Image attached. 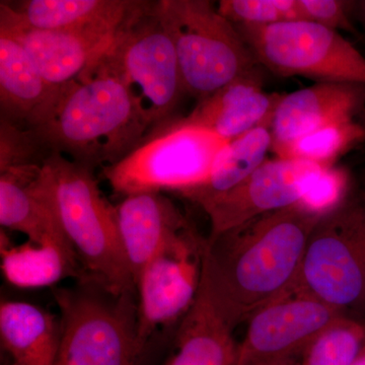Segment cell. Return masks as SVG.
<instances>
[{
	"mask_svg": "<svg viewBox=\"0 0 365 365\" xmlns=\"http://www.w3.org/2000/svg\"><path fill=\"white\" fill-rule=\"evenodd\" d=\"M324 215L299 203L208 237L198 292L235 330L294 292L309 235Z\"/></svg>",
	"mask_w": 365,
	"mask_h": 365,
	"instance_id": "6da1fadb",
	"label": "cell"
},
{
	"mask_svg": "<svg viewBox=\"0 0 365 365\" xmlns=\"http://www.w3.org/2000/svg\"><path fill=\"white\" fill-rule=\"evenodd\" d=\"M31 129L50 153L93 170L120 162L150 131L130 93L102 56L60 88L49 111Z\"/></svg>",
	"mask_w": 365,
	"mask_h": 365,
	"instance_id": "7a4b0ae2",
	"label": "cell"
},
{
	"mask_svg": "<svg viewBox=\"0 0 365 365\" xmlns=\"http://www.w3.org/2000/svg\"><path fill=\"white\" fill-rule=\"evenodd\" d=\"M37 182L86 275L114 294H136L122 249L116 207L103 196L93 170L51 153L41 165Z\"/></svg>",
	"mask_w": 365,
	"mask_h": 365,
	"instance_id": "3957f363",
	"label": "cell"
},
{
	"mask_svg": "<svg viewBox=\"0 0 365 365\" xmlns=\"http://www.w3.org/2000/svg\"><path fill=\"white\" fill-rule=\"evenodd\" d=\"M59 309L60 342L55 365H137L136 294H117L93 278L52 290Z\"/></svg>",
	"mask_w": 365,
	"mask_h": 365,
	"instance_id": "277c9868",
	"label": "cell"
},
{
	"mask_svg": "<svg viewBox=\"0 0 365 365\" xmlns=\"http://www.w3.org/2000/svg\"><path fill=\"white\" fill-rule=\"evenodd\" d=\"M155 9L174 45L185 93L202 101L256 69L249 46L212 2L160 0Z\"/></svg>",
	"mask_w": 365,
	"mask_h": 365,
	"instance_id": "5b68a950",
	"label": "cell"
},
{
	"mask_svg": "<svg viewBox=\"0 0 365 365\" xmlns=\"http://www.w3.org/2000/svg\"><path fill=\"white\" fill-rule=\"evenodd\" d=\"M227 143L187 117H173L151 129L130 153L101 174L122 198L165 192L182 196L207 181Z\"/></svg>",
	"mask_w": 365,
	"mask_h": 365,
	"instance_id": "8992f818",
	"label": "cell"
},
{
	"mask_svg": "<svg viewBox=\"0 0 365 365\" xmlns=\"http://www.w3.org/2000/svg\"><path fill=\"white\" fill-rule=\"evenodd\" d=\"M155 4L143 1L102 56L130 93L150 130L174 117L185 93L174 45Z\"/></svg>",
	"mask_w": 365,
	"mask_h": 365,
	"instance_id": "52a82bcc",
	"label": "cell"
},
{
	"mask_svg": "<svg viewBox=\"0 0 365 365\" xmlns=\"http://www.w3.org/2000/svg\"><path fill=\"white\" fill-rule=\"evenodd\" d=\"M234 26L257 62L277 76L365 86V57L337 31L309 21Z\"/></svg>",
	"mask_w": 365,
	"mask_h": 365,
	"instance_id": "ba28073f",
	"label": "cell"
},
{
	"mask_svg": "<svg viewBox=\"0 0 365 365\" xmlns=\"http://www.w3.org/2000/svg\"><path fill=\"white\" fill-rule=\"evenodd\" d=\"M294 292L346 317L364 306V215L335 207L323 215L309 235Z\"/></svg>",
	"mask_w": 365,
	"mask_h": 365,
	"instance_id": "9c48e42d",
	"label": "cell"
},
{
	"mask_svg": "<svg viewBox=\"0 0 365 365\" xmlns=\"http://www.w3.org/2000/svg\"><path fill=\"white\" fill-rule=\"evenodd\" d=\"M204 245L187 228L139 274L138 339L144 349L158 329L184 318L193 304L200 282Z\"/></svg>",
	"mask_w": 365,
	"mask_h": 365,
	"instance_id": "30bf717a",
	"label": "cell"
},
{
	"mask_svg": "<svg viewBox=\"0 0 365 365\" xmlns=\"http://www.w3.org/2000/svg\"><path fill=\"white\" fill-rule=\"evenodd\" d=\"M326 169V165L297 158L266 160L234 189L201 204L210 220L209 237L258 216L302 203Z\"/></svg>",
	"mask_w": 365,
	"mask_h": 365,
	"instance_id": "8fae6325",
	"label": "cell"
},
{
	"mask_svg": "<svg viewBox=\"0 0 365 365\" xmlns=\"http://www.w3.org/2000/svg\"><path fill=\"white\" fill-rule=\"evenodd\" d=\"M343 316L314 297L290 292L250 318L246 335L239 344L237 365L302 357L307 348Z\"/></svg>",
	"mask_w": 365,
	"mask_h": 365,
	"instance_id": "7c38bea8",
	"label": "cell"
},
{
	"mask_svg": "<svg viewBox=\"0 0 365 365\" xmlns=\"http://www.w3.org/2000/svg\"><path fill=\"white\" fill-rule=\"evenodd\" d=\"M0 31L23 46L43 78L56 88L78 78L112 47L120 33L33 30L4 19H0Z\"/></svg>",
	"mask_w": 365,
	"mask_h": 365,
	"instance_id": "4fadbf2b",
	"label": "cell"
},
{
	"mask_svg": "<svg viewBox=\"0 0 365 365\" xmlns=\"http://www.w3.org/2000/svg\"><path fill=\"white\" fill-rule=\"evenodd\" d=\"M364 86L319 83L282 96L271 123L272 148L279 158L302 137L319 129L350 123L362 102Z\"/></svg>",
	"mask_w": 365,
	"mask_h": 365,
	"instance_id": "5bb4252c",
	"label": "cell"
},
{
	"mask_svg": "<svg viewBox=\"0 0 365 365\" xmlns=\"http://www.w3.org/2000/svg\"><path fill=\"white\" fill-rule=\"evenodd\" d=\"M115 207L125 260L136 285L144 267L189 228L188 223L175 204L160 193L125 196Z\"/></svg>",
	"mask_w": 365,
	"mask_h": 365,
	"instance_id": "9a60e30c",
	"label": "cell"
},
{
	"mask_svg": "<svg viewBox=\"0 0 365 365\" xmlns=\"http://www.w3.org/2000/svg\"><path fill=\"white\" fill-rule=\"evenodd\" d=\"M143 1L25 0L0 4V19L42 31H120Z\"/></svg>",
	"mask_w": 365,
	"mask_h": 365,
	"instance_id": "2e32d148",
	"label": "cell"
},
{
	"mask_svg": "<svg viewBox=\"0 0 365 365\" xmlns=\"http://www.w3.org/2000/svg\"><path fill=\"white\" fill-rule=\"evenodd\" d=\"M281 98L282 95L264 91L260 78L254 71L199 101L187 118L230 141L262 124L272 123Z\"/></svg>",
	"mask_w": 365,
	"mask_h": 365,
	"instance_id": "e0dca14e",
	"label": "cell"
},
{
	"mask_svg": "<svg viewBox=\"0 0 365 365\" xmlns=\"http://www.w3.org/2000/svg\"><path fill=\"white\" fill-rule=\"evenodd\" d=\"M59 90L43 78L23 46L0 31L1 120L34 128L49 111Z\"/></svg>",
	"mask_w": 365,
	"mask_h": 365,
	"instance_id": "ac0fdd59",
	"label": "cell"
},
{
	"mask_svg": "<svg viewBox=\"0 0 365 365\" xmlns=\"http://www.w3.org/2000/svg\"><path fill=\"white\" fill-rule=\"evenodd\" d=\"M41 165L0 172V225L25 235L26 241L40 245L56 242L73 250L38 186Z\"/></svg>",
	"mask_w": 365,
	"mask_h": 365,
	"instance_id": "d6986e66",
	"label": "cell"
},
{
	"mask_svg": "<svg viewBox=\"0 0 365 365\" xmlns=\"http://www.w3.org/2000/svg\"><path fill=\"white\" fill-rule=\"evenodd\" d=\"M0 342L14 365H55L59 318L31 302L2 300Z\"/></svg>",
	"mask_w": 365,
	"mask_h": 365,
	"instance_id": "ffe728a7",
	"label": "cell"
},
{
	"mask_svg": "<svg viewBox=\"0 0 365 365\" xmlns=\"http://www.w3.org/2000/svg\"><path fill=\"white\" fill-rule=\"evenodd\" d=\"M234 329L200 292L181 319L177 352L165 365H237Z\"/></svg>",
	"mask_w": 365,
	"mask_h": 365,
	"instance_id": "44dd1931",
	"label": "cell"
},
{
	"mask_svg": "<svg viewBox=\"0 0 365 365\" xmlns=\"http://www.w3.org/2000/svg\"><path fill=\"white\" fill-rule=\"evenodd\" d=\"M1 272L7 283L21 289L51 287L66 277H86L73 250L56 244L9 242L4 228L0 235Z\"/></svg>",
	"mask_w": 365,
	"mask_h": 365,
	"instance_id": "7402d4cb",
	"label": "cell"
},
{
	"mask_svg": "<svg viewBox=\"0 0 365 365\" xmlns=\"http://www.w3.org/2000/svg\"><path fill=\"white\" fill-rule=\"evenodd\" d=\"M271 124H262L228 141L218 153L207 181L182 195L199 205L234 189L266 162L272 148Z\"/></svg>",
	"mask_w": 365,
	"mask_h": 365,
	"instance_id": "603a6c76",
	"label": "cell"
},
{
	"mask_svg": "<svg viewBox=\"0 0 365 365\" xmlns=\"http://www.w3.org/2000/svg\"><path fill=\"white\" fill-rule=\"evenodd\" d=\"M364 346V324L343 316L307 348L299 365H351Z\"/></svg>",
	"mask_w": 365,
	"mask_h": 365,
	"instance_id": "cb8c5ba5",
	"label": "cell"
},
{
	"mask_svg": "<svg viewBox=\"0 0 365 365\" xmlns=\"http://www.w3.org/2000/svg\"><path fill=\"white\" fill-rule=\"evenodd\" d=\"M362 132L352 122L319 129L295 141L280 158L309 160L328 167L330 160L359 138Z\"/></svg>",
	"mask_w": 365,
	"mask_h": 365,
	"instance_id": "d4e9b609",
	"label": "cell"
},
{
	"mask_svg": "<svg viewBox=\"0 0 365 365\" xmlns=\"http://www.w3.org/2000/svg\"><path fill=\"white\" fill-rule=\"evenodd\" d=\"M50 153L33 129L0 119V172L41 165Z\"/></svg>",
	"mask_w": 365,
	"mask_h": 365,
	"instance_id": "484cf974",
	"label": "cell"
},
{
	"mask_svg": "<svg viewBox=\"0 0 365 365\" xmlns=\"http://www.w3.org/2000/svg\"><path fill=\"white\" fill-rule=\"evenodd\" d=\"M217 9L234 26L284 23L280 0H222Z\"/></svg>",
	"mask_w": 365,
	"mask_h": 365,
	"instance_id": "4316f807",
	"label": "cell"
},
{
	"mask_svg": "<svg viewBox=\"0 0 365 365\" xmlns=\"http://www.w3.org/2000/svg\"><path fill=\"white\" fill-rule=\"evenodd\" d=\"M304 21H313L334 31H352L346 16L344 1L338 0H299Z\"/></svg>",
	"mask_w": 365,
	"mask_h": 365,
	"instance_id": "83f0119b",
	"label": "cell"
},
{
	"mask_svg": "<svg viewBox=\"0 0 365 365\" xmlns=\"http://www.w3.org/2000/svg\"><path fill=\"white\" fill-rule=\"evenodd\" d=\"M343 182L335 170L326 169L314 182L302 200V205L319 213H326L336 207L342 191Z\"/></svg>",
	"mask_w": 365,
	"mask_h": 365,
	"instance_id": "f1b7e54d",
	"label": "cell"
},
{
	"mask_svg": "<svg viewBox=\"0 0 365 365\" xmlns=\"http://www.w3.org/2000/svg\"><path fill=\"white\" fill-rule=\"evenodd\" d=\"M300 357L272 360V361L264 362L258 365H299Z\"/></svg>",
	"mask_w": 365,
	"mask_h": 365,
	"instance_id": "f546056e",
	"label": "cell"
},
{
	"mask_svg": "<svg viewBox=\"0 0 365 365\" xmlns=\"http://www.w3.org/2000/svg\"><path fill=\"white\" fill-rule=\"evenodd\" d=\"M351 365H365V346L361 352L359 353V357L355 359V361Z\"/></svg>",
	"mask_w": 365,
	"mask_h": 365,
	"instance_id": "4dcf8cb0",
	"label": "cell"
}]
</instances>
